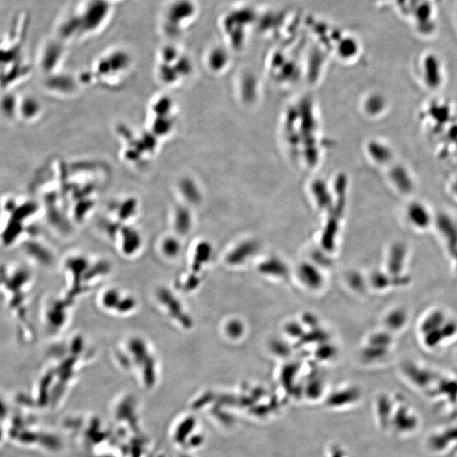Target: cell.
<instances>
[{"label":"cell","instance_id":"cell-7","mask_svg":"<svg viewBox=\"0 0 457 457\" xmlns=\"http://www.w3.org/2000/svg\"><path fill=\"white\" fill-rule=\"evenodd\" d=\"M407 216L409 222L418 228H425L432 221L429 209L420 202H413L408 205Z\"/></svg>","mask_w":457,"mask_h":457},{"label":"cell","instance_id":"cell-12","mask_svg":"<svg viewBox=\"0 0 457 457\" xmlns=\"http://www.w3.org/2000/svg\"><path fill=\"white\" fill-rule=\"evenodd\" d=\"M374 146V154L375 158L383 163L389 161L391 158V150L387 149L386 146H383L382 145L376 144Z\"/></svg>","mask_w":457,"mask_h":457},{"label":"cell","instance_id":"cell-1","mask_svg":"<svg viewBox=\"0 0 457 457\" xmlns=\"http://www.w3.org/2000/svg\"><path fill=\"white\" fill-rule=\"evenodd\" d=\"M378 416L382 428L399 441H411L422 432L424 421L421 414L405 395L383 396L379 400Z\"/></svg>","mask_w":457,"mask_h":457},{"label":"cell","instance_id":"cell-14","mask_svg":"<svg viewBox=\"0 0 457 457\" xmlns=\"http://www.w3.org/2000/svg\"><path fill=\"white\" fill-rule=\"evenodd\" d=\"M452 192H453L454 195L457 197V180L452 185Z\"/></svg>","mask_w":457,"mask_h":457},{"label":"cell","instance_id":"cell-9","mask_svg":"<svg viewBox=\"0 0 457 457\" xmlns=\"http://www.w3.org/2000/svg\"><path fill=\"white\" fill-rule=\"evenodd\" d=\"M299 275L303 282L308 287L313 289L321 286L323 279L322 276L314 267L308 265H304L300 267Z\"/></svg>","mask_w":457,"mask_h":457},{"label":"cell","instance_id":"cell-13","mask_svg":"<svg viewBox=\"0 0 457 457\" xmlns=\"http://www.w3.org/2000/svg\"><path fill=\"white\" fill-rule=\"evenodd\" d=\"M243 330V328L238 322L231 323L228 325V333L233 336V337L234 336H239L240 334L241 335Z\"/></svg>","mask_w":457,"mask_h":457},{"label":"cell","instance_id":"cell-5","mask_svg":"<svg viewBox=\"0 0 457 457\" xmlns=\"http://www.w3.org/2000/svg\"><path fill=\"white\" fill-rule=\"evenodd\" d=\"M424 449L431 457H457V418L427 434Z\"/></svg>","mask_w":457,"mask_h":457},{"label":"cell","instance_id":"cell-4","mask_svg":"<svg viewBox=\"0 0 457 457\" xmlns=\"http://www.w3.org/2000/svg\"><path fill=\"white\" fill-rule=\"evenodd\" d=\"M198 16L196 0H168L159 14V30L167 37H182L196 23Z\"/></svg>","mask_w":457,"mask_h":457},{"label":"cell","instance_id":"cell-8","mask_svg":"<svg viewBox=\"0 0 457 457\" xmlns=\"http://www.w3.org/2000/svg\"><path fill=\"white\" fill-rule=\"evenodd\" d=\"M391 179L400 192L409 194L413 191V179L406 167L395 166L391 171Z\"/></svg>","mask_w":457,"mask_h":457},{"label":"cell","instance_id":"cell-3","mask_svg":"<svg viewBox=\"0 0 457 457\" xmlns=\"http://www.w3.org/2000/svg\"><path fill=\"white\" fill-rule=\"evenodd\" d=\"M409 386L444 416L457 418V378L422 366Z\"/></svg>","mask_w":457,"mask_h":457},{"label":"cell","instance_id":"cell-11","mask_svg":"<svg viewBox=\"0 0 457 457\" xmlns=\"http://www.w3.org/2000/svg\"><path fill=\"white\" fill-rule=\"evenodd\" d=\"M260 270L268 274H274V275L279 276V277H282L284 274H287L286 266L282 262L277 260H267L265 264L260 265Z\"/></svg>","mask_w":457,"mask_h":457},{"label":"cell","instance_id":"cell-2","mask_svg":"<svg viewBox=\"0 0 457 457\" xmlns=\"http://www.w3.org/2000/svg\"><path fill=\"white\" fill-rule=\"evenodd\" d=\"M114 16L110 0H81L64 21L62 33L68 40H84L105 30Z\"/></svg>","mask_w":457,"mask_h":457},{"label":"cell","instance_id":"cell-6","mask_svg":"<svg viewBox=\"0 0 457 457\" xmlns=\"http://www.w3.org/2000/svg\"><path fill=\"white\" fill-rule=\"evenodd\" d=\"M422 77L426 87L436 90L443 83V71L441 63L436 55L429 54L422 60Z\"/></svg>","mask_w":457,"mask_h":457},{"label":"cell","instance_id":"cell-10","mask_svg":"<svg viewBox=\"0 0 457 457\" xmlns=\"http://www.w3.org/2000/svg\"><path fill=\"white\" fill-rule=\"evenodd\" d=\"M257 245L254 243H245L239 245L235 251H233L230 256V260L232 264H240L244 262L245 258H248L255 252Z\"/></svg>","mask_w":457,"mask_h":457}]
</instances>
